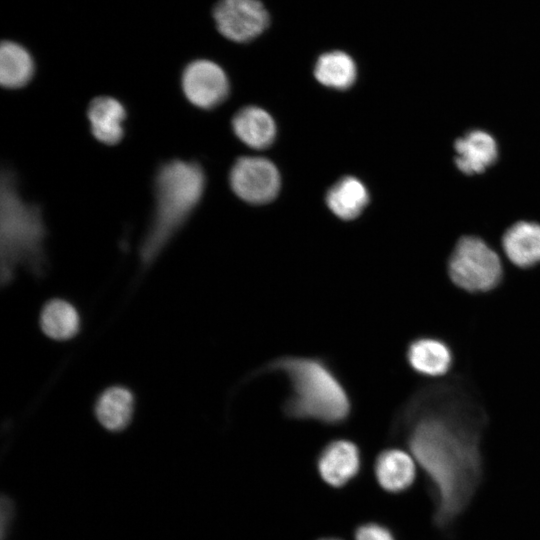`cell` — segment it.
<instances>
[{"label": "cell", "instance_id": "16", "mask_svg": "<svg viewBox=\"0 0 540 540\" xmlns=\"http://www.w3.org/2000/svg\"><path fill=\"white\" fill-rule=\"evenodd\" d=\"M133 411V394L121 386L110 387L103 391L95 405L97 420L111 432L125 429L132 419Z\"/></svg>", "mask_w": 540, "mask_h": 540}, {"label": "cell", "instance_id": "19", "mask_svg": "<svg viewBox=\"0 0 540 540\" xmlns=\"http://www.w3.org/2000/svg\"><path fill=\"white\" fill-rule=\"evenodd\" d=\"M80 323L78 311L66 300H50L41 311V329L54 340L73 338L79 332Z\"/></svg>", "mask_w": 540, "mask_h": 540}, {"label": "cell", "instance_id": "21", "mask_svg": "<svg viewBox=\"0 0 540 540\" xmlns=\"http://www.w3.org/2000/svg\"><path fill=\"white\" fill-rule=\"evenodd\" d=\"M355 540H396L393 532L385 525L369 522L359 525L354 533Z\"/></svg>", "mask_w": 540, "mask_h": 540}, {"label": "cell", "instance_id": "7", "mask_svg": "<svg viewBox=\"0 0 540 540\" xmlns=\"http://www.w3.org/2000/svg\"><path fill=\"white\" fill-rule=\"evenodd\" d=\"M218 31L234 42H247L269 24V15L259 0H219L213 10Z\"/></svg>", "mask_w": 540, "mask_h": 540}, {"label": "cell", "instance_id": "20", "mask_svg": "<svg viewBox=\"0 0 540 540\" xmlns=\"http://www.w3.org/2000/svg\"><path fill=\"white\" fill-rule=\"evenodd\" d=\"M314 75L318 82L326 87L345 90L355 82L357 69L354 60L347 53L331 51L318 58Z\"/></svg>", "mask_w": 540, "mask_h": 540}, {"label": "cell", "instance_id": "18", "mask_svg": "<svg viewBox=\"0 0 540 540\" xmlns=\"http://www.w3.org/2000/svg\"><path fill=\"white\" fill-rule=\"evenodd\" d=\"M34 74L30 53L20 44L4 41L0 48V82L8 89L27 85Z\"/></svg>", "mask_w": 540, "mask_h": 540}, {"label": "cell", "instance_id": "11", "mask_svg": "<svg viewBox=\"0 0 540 540\" xmlns=\"http://www.w3.org/2000/svg\"><path fill=\"white\" fill-rule=\"evenodd\" d=\"M416 461L410 452L399 448L381 451L375 460L374 473L386 492L399 494L409 490L416 479Z\"/></svg>", "mask_w": 540, "mask_h": 540}, {"label": "cell", "instance_id": "2", "mask_svg": "<svg viewBox=\"0 0 540 540\" xmlns=\"http://www.w3.org/2000/svg\"><path fill=\"white\" fill-rule=\"evenodd\" d=\"M205 182L202 167L194 161L173 159L158 167L152 215L139 248L143 269L157 260L189 219L202 198Z\"/></svg>", "mask_w": 540, "mask_h": 540}, {"label": "cell", "instance_id": "9", "mask_svg": "<svg viewBox=\"0 0 540 540\" xmlns=\"http://www.w3.org/2000/svg\"><path fill=\"white\" fill-rule=\"evenodd\" d=\"M316 465L326 484L340 488L358 475L361 469V452L354 442L336 439L322 448Z\"/></svg>", "mask_w": 540, "mask_h": 540}, {"label": "cell", "instance_id": "22", "mask_svg": "<svg viewBox=\"0 0 540 540\" xmlns=\"http://www.w3.org/2000/svg\"><path fill=\"white\" fill-rule=\"evenodd\" d=\"M14 503L9 497L3 496L1 499V540L6 539L9 526L14 516Z\"/></svg>", "mask_w": 540, "mask_h": 540}, {"label": "cell", "instance_id": "3", "mask_svg": "<svg viewBox=\"0 0 540 540\" xmlns=\"http://www.w3.org/2000/svg\"><path fill=\"white\" fill-rule=\"evenodd\" d=\"M47 228L38 204L21 194L16 173L3 168L0 180V276L2 286L24 268L36 277L45 274Z\"/></svg>", "mask_w": 540, "mask_h": 540}, {"label": "cell", "instance_id": "6", "mask_svg": "<svg viewBox=\"0 0 540 540\" xmlns=\"http://www.w3.org/2000/svg\"><path fill=\"white\" fill-rule=\"evenodd\" d=\"M229 181L233 192L251 204L272 201L281 185L276 166L262 157L239 158L230 171Z\"/></svg>", "mask_w": 540, "mask_h": 540}, {"label": "cell", "instance_id": "4", "mask_svg": "<svg viewBox=\"0 0 540 540\" xmlns=\"http://www.w3.org/2000/svg\"><path fill=\"white\" fill-rule=\"evenodd\" d=\"M270 372L285 376L290 393L283 404L291 419L326 425L346 421L352 411L347 390L330 366L320 358L284 356L267 365Z\"/></svg>", "mask_w": 540, "mask_h": 540}, {"label": "cell", "instance_id": "23", "mask_svg": "<svg viewBox=\"0 0 540 540\" xmlns=\"http://www.w3.org/2000/svg\"><path fill=\"white\" fill-rule=\"evenodd\" d=\"M319 540H342V539L334 538V537H328V538H322V539H319Z\"/></svg>", "mask_w": 540, "mask_h": 540}, {"label": "cell", "instance_id": "14", "mask_svg": "<svg viewBox=\"0 0 540 540\" xmlns=\"http://www.w3.org/2000/svg\"><path fill=\"white\" fill-rule=\"evenodd\" d=\"M406 357L415 372L427 377L445 375L453 363L450 347L433 337H420L410 342Z\"/></svg>", "mask_w": 540, "mask_h": 540}, {"label": "cell", "instance_id": "12", "mask_svg": "<svg viewBox=\"0 0 540 540\" xmlns=\"http://www.w3.org/2000/svg\"><path fill=\"white\" fill-rule=\"evenodd\" d=\"M503 251L511 263L519 268L540 264V224L519 220L508 227L501 240Z\"/></svg>", "mask_w": 540, "mask_h": 540}, {"label": "cell", "instance_id": "1", "mask_svg": "<svg viewBox=\"0 0 540 540\" xmlns=\"http://www.w3.org/2000/svg\"><path fill=\"white\" fill-rule=\"evenodd\" d=\"M485 419L454 401L413 412L405 441L421 468L433 505V525L449 536L484 480L480 439Z\"/></svg>", "mask_w": 540, "mask_h": 540}, {"label": "cell", "instance_id": "13", "mask_svg": "<svg viewBox=\"0 0 540 540\" xmlns=\"http://www.w3.org/2000/svg\"><path fill=\"white\" fill-rule=\"evenodd\" d=\"M123 104L110 96H99L90 101L87 117L96 140L106 145L119 143L124 136L123 122L126 119Z\"/></svg>", "mask_w": 540, "mask_h": 540}, {"label": "cell", "instance_id": "5", "mask_svg": "<svg viewBox=\"0 0 540 540\" xmlns=\"http://www.w3.org/2000/svg\"><path fill=\"white\" fill-rule=\"evenodd\" d=\"M451 281L470 293H484L496 288L503 277L497 252L482 238L465 235L458 239L448 259Z\"/></svg>", "mask_w": 540, "mask_h": 540}, {"label": "cell", "instance_id": "15", "mask_svg": "<svg viewBox=\"0 0 540 540\" xmlns=\"http://www.w3.org/2000/svg\"><path fill=\"white\" fill-rule=\"evenodd\" d=\"M232 128L243 143L254 149L269 147L276 135V126L271 115L256 106L239 110L232 119Z\"/></svg>", "mask_w": 540, "mask_h": 540}, {"label": "cell", "instance_id": "17", "mask_svg": "<svg viewBox=\"0 0 540 540\" xmlns=\"http://www.w3.org/2000/svg\"><path fill=\"white\" fill-rule=\"evenodd\" d=\"M328 208L340 219L358 217L369 203V193L357 178L348 176L337 181L327 192Z\"/></svg>", "mask_w": 540, "mask_h": 540}, {"label": "cell", "instance_id": "10", "mask_svg": "<svg viewBox=\"0 0 540 540\" xmlns=\"http://www.w3.org/2000/svg\"><path fill=\"white\" fill-rule=\"evenodd\" d=\"M453 161L459 172L466 176L484 173L498 158L497 141L482 129H472L453 142Z\"/></svg>", "mask_w": 540, "mask_h": 540}, {"label": "cell", "instance_id": "8", "mask_svg": "<svg viewBox=\"0 0 540 540\" xmlns=\"http://www.w3.org/2000/svg\"><path fill=\"white\" fill-rule=\"evenodd\" d=\"M181 86L189 102L207 110L220 105L229 94V81L224 70L205 59L192 61L184 68Z\"/></svg>", "mask_w": 540, "mask_h": 540}]
</instances>
